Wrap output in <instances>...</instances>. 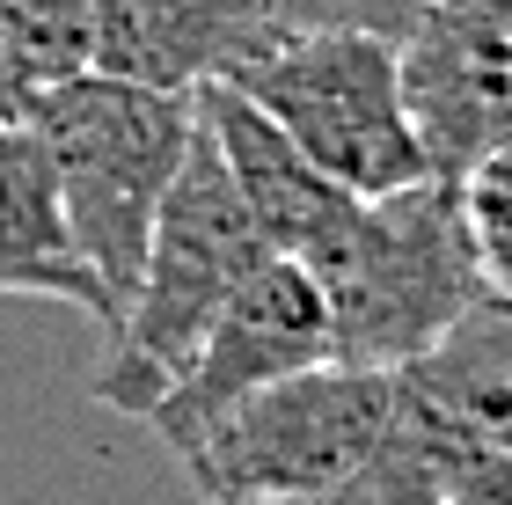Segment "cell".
Segmentation results:
<instances>
[{"label":"cell","mask_w":512,"mask_h":505,"mask_svg":"<svg viewBox=\"0 0 512 505\" xmlns=\"http://www.w3.org/2000/svg\"><path fill=\"white\" fill-rule=\"evenodd\" d=\"M198 110V103H191ZM271 249L256 235L249 205L227 183L220 147L205 140V125L191 118V147H183V169L169 183L147 235V257H139L132 301L110 323V352L96 366V403L125 410V418H147V410L176 388V374L191 366L198 337L213 330V315L235 301V286L264 264Z\"/></svg>","instance_id":"cell-1"},{"label":"cell","mask_w":512,"mask_h":505,"mask_svg":"<svg viewBox=\"0 0 512 505\" xmlns=\"http://www.w3.org/2000/svg\"><path fill=\"white\" fill-rule=\"evenodd\" d=\"M191 118H198L191 96L139 88L118 74H96V66L30 96V125H37L44 154H52L66 235H74L81 264L96 271L110 323L132 301L154 213L183 169V147H191Z\"/></svg>","instance_id":"cell-2"},{"label":"cell","mask_w":512,"mask_h":505,"mask_svg":"<svg viewBox=\"0 0 512 505\" xmlns=\"http://www.w3.org/2000/svg\"><path fill=\"white\" fill-rule=\"evenodd\" d=\"M308 271L330 301V352L381 374L410 366L476 293H491L461 213V183L439 176L359 198L308 257Z\"/></svg>","instance_id":"cell-3"},{"label":"cell","mask_w":512,"mask_h":505,"mask_svg":"<svg viewBox=\"0 0 512 505\" xmlns=\"http://www.w3.org/2000/svg\"><path fill=\"white\" fill-rule=\"evenodd\" d=\"M388 418H395V374L322 359L271 388H249L220 418L183 432L169 454L183 462V476L198 484L205 505L315 498V491L359 484Z\"/></svg>","instance_id":"cell-4"},{"label":"cell","mask_w":512,"mask_h":505,"mask_svg":"<svg viewBox=\"0 0 512 505\" xmlns=\"http://www.w3.org/2000/svg\"><path fill=\"white\" fill-rule=\"evenodd\" d=\"M235 88L352 198L425 183V147L403 110L395 44L374 30H286Z\"/></svg>","instance_id":"cell-5"},{"label":"cell","mask_w":512,"mask_h":505,"mask_svg":"<svg viewBox=\"0 0 512 505\" xmlns=\"http://www.w3.org/2000/svg\"><path fill=\"white\" fill-rule=\"evenodd\" d=\"M395 74L425 176L461 183L512 140V0H425L395 37Z\"/></svg>","instance_id":"cell-6"},{"label":"cell","mask_w":512,"mask_h":505,"mask_svg":"<svg viewBox=\"0 0 512 505\" xmlns=\"http://www.w3.org/2000/svg\"><path fill=\"white\" fill-rule=\"evenodd\" d=\"M322 359H337V352H330V301H322L315 271L293 257H264L235 286V301L213 315V330L198 337L176 388L147 410V425L161 432V447H176L183 432L220 418L249 388H271V381L300 374V366H322Z\"/></svg>","instance_id":"cell-7"},{"label":"cell","mask_w":512,"mask_h":505,"mask_svg":"<svg viewBox=\"0 0 512 505\" xmlns=\"http://www.w3.org/2000/svg\"><path fill=\"white\" fill-rule=\"evenodd\" d=\"M286 30V0H96L88 66L191 96L205 81H235Z\"/></svg>","instance_id":"cell-8"},{"label":"cell","mask_w":512,"mask_h":505,"mask_svg":"<svg viewBox=\"0 0 512 505\" xmlns=\"http://www.w3.org/2000/svg\"><path fill=\"white\" fill-rule=\"evenodd\" d=\"M191 103H198V125H205V140L220 147V162H227V183H235V198L249 205V220H256V235H264L271 257H293V264H308L322 242L337 235V220L352 213V191H337L330 176H322L308 154H300L286 132H278L264 110H256L235 81H205L191 88Z\"/></svg>","instance_id":"cell-9"},{"label":"cell","mask_w":512,"mask_h":505,"mask_svg":"<svg viewBox=\"0 0 512 505\" xmlns=\"http://www.w3.org/2000/svg\"><path fill=\"white\" fill-rule=\"evenodd\" d=\"M0 293H37V301H74L110 330V301L96 271L81 264L74 235L59 213L52 154H44L37 125H0Z\"/></svg>","instance_id":"cell-10"},{"label":"cell","mask_w":512,"mask_h":505,"mask_svg":"<svg viewBox=\"0 0 512 505\" xmlns=\"http://www.w3.org/2000/svg\"><path fill=\"white\" fill-rule=\"evenodd\" d=\"M395 388L469 440L512 447V293H476L410 366H395Z\"/></svg>","instance_id":"cell-11"},{"label":"cell","mask_w":512,"mask_h":505,"mask_svg":"<svg viewBox=\"0 0 512 505\" xmlns=\"http://www.w3.org/2000/svg\"><path fill=\"white\" fill-rule=\"evenodd\" d=\"M88 15L96 0H0V52L30 88H52L88 66Z\"/></svg>","instance_id":"cell-12"},{"label":"cell","mask_w":512,"mask_h":505,"mask_svg":"<svg viewBox=\"0 0 512 505\" xmlns=\"http://www.w3.org/2000/svg\"><path fill=\"white\" fill-rule=\"evenodd\" d=\"M461 213H469V235H476L483 286L512 293V140L491 147L469 176H461Z\"/></svg>","instance_id":"cell-13"},{"label":"cell","mask_w":512,"mask_h":505,"mask_svg":"<svg viewBox=\"0 0 512 505\" xmlns=\"http://www.w3.org/2000/svg\"><path fill=\"white\" fill-rule=\"evenodd\" d=\"M425 0H286L293 30H374V37H403Z\"/></svg>","instance_id":"cell-14"},{"label":"cell","mask_w":512,"mask_h":505,"mask_svg":"<svg viewBox=\"0 0 512 505\" xmlns=\"http://www.w3.org/2000/svg\"><path fill=\"white\" fill-rule=\"evenodd\" d=\"M366 505H439L425 484H410V476H359V484H352Z\"/></svg>","instance_id":"cell-15"},{"label":"cell","mask_w":512,"mask_h":505,"mask_svg":"<svg viewBox=\"0 0 512 505\" xmlns=\"http://www.w3.org/2000/svg\"><path fill=\"white\" fill-rule=\"evenodd\" d=\"M30 96H37V88L15 74L8 52H0V125H22V118H30Z\"/></svg>","instance_id":"cell-16"},{"label":"cell","mask_w":512,"mask_h":505,"mask_svg":"<svg viewBox=\"0 0 512 505\" xmlns=\"http://www.w3.org/2000/svg\"><path fill=\"white\" fill-rule=\"evenodd\" d=\"M242 505H366L359 491H315V498H242Z\"/></svg>","instance_id":"cell-17"}]
</instances>
